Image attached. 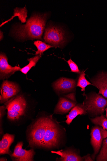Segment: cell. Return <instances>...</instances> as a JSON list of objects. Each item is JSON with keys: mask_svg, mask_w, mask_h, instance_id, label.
<instances>
[{"mask_svg": "<svg viewBox=\"0 0 107 161\" xmlns=\"http://www.w3.org/2000/svg\"><path fill=\"white\" fill-rule=\"evenodd\" d=\"M86 113V108L83 104H78L73 107L69 114L67 115L66 118L67 119L66 122L68 125H70L76 116L79 115L85 114Z\"/></svg>", "mask_w": 107, "mask_h": 161, "instance_id": "16", "label": "cell"}, {"mask_svg": "<svg viewBox=\"0 0 107 161\" xmlns=\"http://www.w3.org/2000/svg\"><path fill=\"white\" fill-rule=\"evenodd\" d=\"M77 103L75 94L72 93L61 97L54 110L56 114L68 113Z\"/></svg>", "mask_w": 107, "mask_h": 161, "instance_id": "8", "label": "cell"}, {"mask_svg": "<svg viewBox=\"0 0 107 161\" xmlns=\"http://www.w3.org/2000/svg\"><path fill=\"white\" fill-rule=\"evenodd\" d=\"M13 15L8 20L3 23L1 25V26L5 24L12 19L13 18L18 16L19 19L21 21L22 23H24L26 22V18L27 17V12L26 7L24 8H17L14 9Z\"/></svg>", "mask_w": 107, "mask_h": 161, "instance_id": "17", "label": "cell"}, {"mask_svg": "<svg viewBox=\"0 0 107 161\" xmlns=\"http://www.w3.org/2000/svg\"><path fill=\"white\" fill-rule=\"evenodd\" d=\"M90 120L94 124L99 125L107 130V118H105L103 114L100 116H97L94 119H91Z\"/></svg>", "mask_w": 107, "mask_h": 161, "instance_id": "22", "label": "cell"}, {"mask_svg": "<svg viewBox=\"0 0 107 161\" xmlns=\"http://www.w3.org/2000/svg\"><path fill=\"white\" fill-rule=\"evenodd\" d=\"M93 85L99 90V94H101L107 99V72L102 71L90 80Z\"/></svg>", "mask_w": 107, "mask_h": 161, "instance_id": "13", "label": "cell"}, {"mask_svg": "<svg viewBox=\"0 0 107 161\" xmlns=\"http://www.w3.org/2000/svg\"><path fill=\"white\" fill-rule=\"evenodd\" d=\"M21 68L17 66L12 67L8 62L6 55L3 53L0 54V78L1 80L8 79L15 72L20 70Z\"/></svg>", "mask_w": 107, "mask_h": 161, "instance_id": "11", "label": "cell"}, {"mask_svg": "<svg viewBox=\"0 0 107 161\" xmlns=\"http://www.w3.org/2000/svg\"><path fill=\"white\" fill-rule=\"evenodd\" d=\"M67 62L71 69L72 72L78 73V74H80V71L78 65L73 62L71 58L67 61Z\"/></svg>", "mask_w": 107, "mask_h": 161, "instance_id": "23", "label": "cell"}, {"mask_svg": "<svg viewBox=\"0 0 107 161\" xmlns=\"http://www.w3.org/2000/svg\"><path fill=\"white\" fill-rule=\"evenodd\" d=\"M98 161H107V138L103 140L102 148L96 158Z\"/></svg>", "mask_w": 107, "mask_h": 161, "instance_id": "21", "label": "cell"}, {"mask_svg": "<svg viewBox=\"0 0 107 161\" xmlns=\"http://www.w3.org/2000/svg\"><path fill=\"white\" fill-rule=\"evenodd\" d=\"M43 39L46 43L60 48L63 47L67 41L63 29L53 25L47 26L45 29Z\"/></svg>", "mask_w": 107, "mask_h": 161, "instance_id": "6", "label": "cell"}, {"mask_svg": "<svg viewBox=\"0 0 107 161\" xmlns=\"http://www.w3.org/2000/svg\"><path fill=\"white\" fill-rule=\"evenodd\" d=\"M76 86V81L74 80L62 77L54 82L53 86L57 92L64 93L72 91L75 89Z\"/></svg>", "mask_w": 107, "mask_h": 161, "instance_id": "12", "label": "cell"}, {"mask_svg": "<svg viewBox=\"0 0 107 161\" xmlns=\"http://www.w3.org/2000/svg\"><path fill=\"white\" fill-rule=\"evenodd\" d=\"M34 44L37 47L38 50L36 52L35 55H41L43 53L50 48L54 47L50 45L47 44L41 41L37 40L34 42Z\"/></svg>", "mask_w": 107, "mask_h": 161, "instance_id": "19", "label": "cell"}, {"mask_svg": "<svg viewBox=\"0 0 107 161\" xmlns=\"http://www.w3.org/2000/svg\"><path fill=\"white\" fill-rule=\"evenodd\" d=\"M62 133V129L51 115L41 148L50 149L57 147L61 140Z\"/></svg>", "mask_w": 107, "mask_h": 161, "instance_id": "4", "label": "cell"}, {"mask_svg": "<svg viewBox=\"0 0 107 161\" xmlns=\"http://www.w3.org/2000/svg\"><path fill=\"white\" fill-rule=\"evenodd\" d=\"M91 143L94 150L91 157L94 160L101 148L103 140L107 138V130L102 127L96 125L91 128Z\"/></svg>", "mask_w": 107, "mask_h": 161, "instance_id": "7", "label": "cell"}, {"mask_svg": "<svg viewBox=\"0 0 107 161\" xmlns=\"http://www.w3.org/2000/svg\"><path fill=\"white\" fill-rule=\"evenodd\" d=\"M23 143L19 142L15 146L14 152L11 156L13 161H32L35 154L33 149L26 150L23 149Z\"/></svg>", "mask_w": 107, "mask_h": 161, "instance_id": "10", "label": "cell"}, {"mask_svg": "<svg viewBox=\"0 0 107 161\" xmlns=\"http://www.w3.org/2000/svg\"><path fill=\"white\" fill-rule=\"evenodd\" d=\"M3 33L1 31V40L3 39Z\"/></svg>", "mask_w": 107, "mask_h": 161, "instance_id": "26", "label": "cell"}, {"mask_svg": "<svg viewBox=\"0 0 107 161\" xmlns=\"http://www.w3.org/2000/svg\"><path fill=\"white\" fill-rule=\"evenodd\" d=\"M83 157L84 161H94V160L90 157L89 154H88L86 156H84Z\"/></svg>", "mask_w": 107, "mask_h": 161, "instance_id": "25", "label": "cell"}, {"mask_svg": "<svg viewBox=\"0 0 107 161\" xmlns=\"http://www.w3.org/2000/svg\"><path fill=\"white\" fill-rule=\"evenodd\" d=\"M85 71H83L81 73L77 85V86L81 88V91L84 92V95H85V87L88 85H93L92 84L89 82L86 79L85 77Z\"/></svg>", "mask_w": 107, "mask_h": 161, "instance_id": "20", "label": "cell"}, {"mask_svg": "<svg viewBox=\"0 0 107 161\" xmlns=\"http://www.w3.org/2000/svg\"><path fill=\"white\" fill-rule=\"evenodd\" d=\"M14 135L6 134L3 137L0 142V154H8L10 156L12 154L10 147L14 139Z\"/></svg>", "mask_w": 107, "mask_h": 161, "instance_id": "15", "label": "cell"}, {"mask_svg": "<svg viewBox=\"0 0 107 161\" xmlns=\"http://www.w3.org/2000/svg\"><path fill=\"white\" fill-rule=\"evenodd\" d=\"M86 97L83 104L87 113L93 116L103 114L107 106V99L99 93H94Z\"/></svg>", "mask_w": 107, "mask_h": 161, "instance_id": "5", "label": "cell"}, {"mask_svg": "<svg viewBox=\"0 0 107 161\" xmlns=\"http://www.w3.org/2000/svg\"><path fill=\"white\" fill-rule=\"evenodd\" d=\"M41 57V55H38L31 58H28L27 60L29 62V64L23 68H22L20 71L23 74L26 75L30 69L33 67L35 66L37 63L40 59Z\"/></svg>", "mask_w": 107, "mask_h": 161, "instance_id": "18", "label": "cell"}, {"mask_svg": "<svg viewBox=\"0 0 107 161\" xmlns=\"http://www.w3.org/2000/svg\"><path fill=\"white\" fill-rule=\"evenodd\" d=\"M49 14H35L27 21L25 25L14 26L12 33L19 40H42V37Z\"/></svg>", "mask_w": 107, "mask_h": 161, "instance_id": "1", "label": "cell"}, {"mask_svg": "<svg viewBox=\"0 0 107 161\" xmlns=\"http://www.w3.org/2000/svg\"><path fill=\"white\" fill-rule=\"evenodd\" d=\"M20 91L19 86L17 84L8 80L4 81L1 86V103H3L16 96Z\"/></svg>", "mask_w": 107, "mask_h": 161, "instance_id": "9", "label": "cell"}, {"mask_svg": "<svg viewBox=\"0 0 107 161\" xmlns=\"http://www.w3.org/2000/svg\"><path fill=\"white\" fill-rule=\"evenodd\" d=\"M105 110L106 112V118H107V106L106 107V108H105Z\"/></svg>", "mask_w": 107, "mask_h": 161, "instance_id": "28", "label": "cell"}, {"mask_svg": "<svg viewBox=\"0 0 107 161\" xmlns=\"http://www.w3.org/2000/svg\"><path fill=\"white\" fill-rule=\"evenodd\" d=\"M50 116L38 119L30 127L28 134L29 145L33 148H41Z\"/></svg>", "mask_w": 107, "mask_h": 161, "instance_id": "2", "label": "cell"}, {"mask_svg": "<svg viewBox=\"0 0 107 161\" xmlns=\"http://www.w3.org/2000/svg\"><path fill=\"white\" fill-rule=\"evenodd\" d=\"M27 105L26 100L22 95L14 97L6 102L5 106L8 110V119L13 122L20 120L25 115Z\"/></svg>", "mask_w": 107, "mask_h": 161, "instance_id": "3", "label": "cell"}, {"mask_svg": "<svg viewBox=\"0 0 107 161\" xmlns=\"http://www.w3.org/2000/svg\"><path fill=\"white\" fill-rule=\"evenodd\" d=\"M52 153L59 155L61 157L58 160L62 161H82L84 160L83 157L80 155L75 151L72 150H67L63 151L61 150L55 152L52 151Z\"/></svg>", "mask_w": 107, "mask_h": 161, "instance_id": "14", "label": "cell"}, {"mask_svg": "<svg viewBox=\"0 0 107 161\" xmlns=\"http://www.w3.org/2000/svg\"><path fill=\"white\" fill-rule=\"evenodd\" d=\"M7 159L4 158H1V159H0V160L1 161H7Z\"/></svg>", "mask_w": 107, "mask_h": 161, "instance_id": "27", "label": "cell"}, {"mask_svg": "<svg viewBox=\"0 0 107 161\" xmlns=\"http://www.w3.org/2000/svg\"><path fill=\"white\" fill-rule=\"evenodd\" d=\"M6 109V106H3L1 107V122L2 121L3 117L5 114V110Z\"/></svg>", "mask_w": 107, "mask_h": 161, "instance_id": "24", "label": "cell"}]
</instances>
